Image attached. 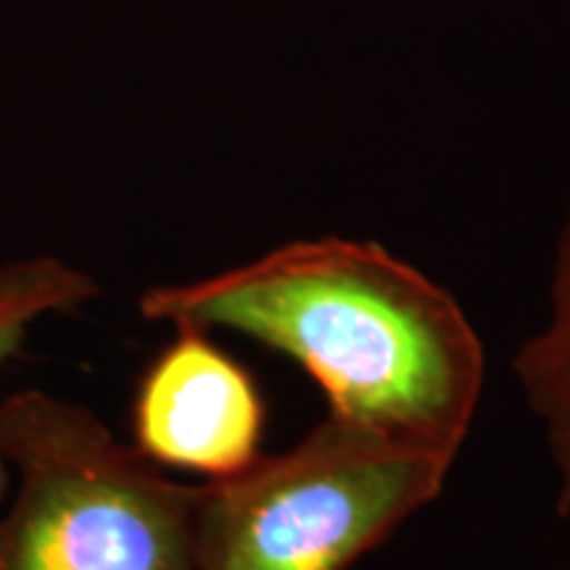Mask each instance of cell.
<instances>
[{"instance_id": "1", "label": "cell", "mask_w": 570, "mask_h": 570, "mask_svg": "<svg viewBox=\"0 0 570 570\" xmlns=\"http://www.w3.org/2000/svg\"><path fill=\"white\" fill-rule=\"evenodd\" d=\"M148 320L225 327L298 362L331 415L458 454L483 389L460 304L377 244L296 240L204 281L140 296Z\"/></svg>"}, {"instance_id": "4", "label": "cell", "mask_w": 570, "mask_h": 570, "mask_svg": "<svg viewBox=\"0 0 570 570\" xmlns=\"http://www.w3.org/2000/svg\"><path fill=\"white\" fill-rule=\"evenodd\" d=\"M265 415L248 370L214 344L209 331L175 325V338L135 391V449L156 468L230 479L262 454Z\"/></svg>"}, {"instance_id": "5", "label": "cell", "mask_w": 570, "mask_h": 570, "mask_svg": "<svg viewBox=\"0 0 570 570\" xmlns=\"http://www.w3.org/2000/svg\"><path fill=\"white\" fill-rule=\"evenodd\" d=\"M515 375L547 428L558 473V512L570 515V206L552 269L550 320L515 356Z\"/></svg>"}, {"instance_id": "6", "label": "cell", "mask_w": 570, "mask_h": 570, "mask_svg": "<svg viewBox=\"0 0 570 570\" xmlns=\"http://www.w3.org/2000/svg\"><path fill=\"white\" fill-rule=\"evenodd\" d=\"M98 296V283L59 256H24L0 265V370L40 320L77 309ZM6 462L0 458V491Z\"/></svg>"}, {"instance_id": "2", "label": "cell", "mask_w": 570, "mask_h": 570, "mask_svg": "<svg viewBox=\"0 0 570 570\" xmlns=\"http://www.w3.org/2000/svg\"><path fill=\"white\" fill-rule=\"evenodd\" d=\"M0 458L17 473L0 570H196L198 487L167 479L82 404L6 396Z\"/></svg>"}, {"instance_id": "3", "label": "cell", "mask_w": 570, "mask_h": 570, "mask_svg": "<svg viewBox=\"0 0 570 570\" xmlns=\"http://www.w3.org/2000/svg\"><path fill=\"white\" fill-rule=\"evenodd\" d=\"M454 454L327 415L196 502V570H348L439 497Z\"/></svg>"}]
</instances>
